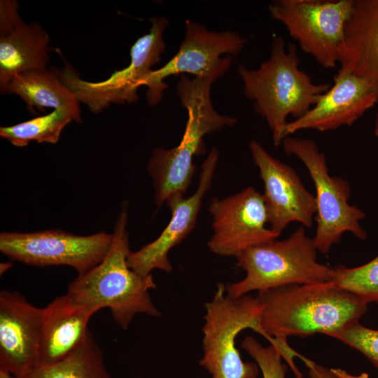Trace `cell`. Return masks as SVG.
Returning <instances> with one entry per match:
<instances>
[{
  "mask_svg": "<svg viewBox=\"0 0 378 378\" xmlns=\"http://www.w3.org/2000/svg\"><path fill=\"white\" fill-rule=\"evenodd\" d=\"M261 335L269 340L316 333L332 337L365 314L368 303L332 283L288 285L258 293Z\"/></svg>",
  "mask_w": 378,
  "mask_h": 378,
  "instance_id": "cell-1",
  "label": "cell"
},
{
  "mask_svg": "<svg viewBox=\"0 0 378 378\" xmlns=\"http://www.w3.org/2000/svg\"><path fill=\"white\" fill-rule=\"evenodd\" d=\"M127 222L125 203L117 217L107 254L98 265L78 274L66 291L74 302L94 314L108 308L115 323L124 330L138 314L160 316L150 295V290L156 288L152 274L141 276L128 265L131 251Z\"/></svg>",
  "mask_w": 378,
  "mask_h": 378,
  "instance_id": "cell-2",
  "label": "cell"
},
{
  "mask_svg": "<svg viewBox=\"0 0 378 378\" xmlns=\"http://www.w3.org/2000/svg\"><path fill=\"white\" fill-rule=\"evenodd\" d=\"M246 97L253 102L255 111L267 122L274 146L281 144L288 118L302 117L330 87L316 84L300 69V58L294 44L286 46L275 37L270 55L256 69L244 65L238 68Z\"/></svg>",
  "mask_w": 378,
  "mask_h": 378,
  "instance_id": "cell-3",
  "label": "cell"
},
{
  "mask_svg": "<svg viewBox=\"0 0 378 378\" xmlns=\"http://www.w3.org/2000/svg\"><path fill=\"white\" fill-rule=\"evenodd\" d=\"M213 83L209 78L191 79L183 74L176 84L178 96L188 112L183 137L174 148H154L147 166L158 206L187 191L195 172L194 158L205 152L204 136L237 122L214 109L211 100Z\"/></svg>",
  "mask_w": 378,
  "mask_h": 378,
  "instance_id": "cell-4",
  "label": "cell"
},
{
  "mask_svg": "<svg viewBox=\"0 0 378 378\" xmlns=\"http://www.w3.org/2000/svg\"><path fill=\"white\" fill-rule=\"evenodd\" d=\"M317 251L303 226L286 239L249 247L236 256L237 266L246 276L227 284L226 294L236 298L253 290L331 282L333 268L316 260Z\"/></svg>",
  "mask_w": 378,
  "mask_h": 378,
  "instance_id": "cell-5",
  "label": "cell"
},
{
  "mask_svg": "<svg viewBox=\"0 0 378 378\" xmlns=\"http://www.w3.org/2000/svg\"><path fill=\"white\" fill-rule=\"evenodd\" d=\"M203 356L200 365L212 378H257L256 363L244 362L235 344L239 333L251 329L262 334L261 306L258 298H231L225 286L218 285L213 299L205 304Z\"/></svg>",
  "mask_w": 378,
  "mask_h": 378,
  "instance_id": "cell-6",
  "label": "cell"
},
{
  "mask_svg": "<svg viewBox=\"0 0 378 378\" xmlns=\"http://www.w3.org/2000/svg\"><path fill=\"white\" fill-rule=\"evenodd\" d=\"M281 145L288 155L297 157L305 166L316 190V228L312 238L318 251L328 253L346 232L365 240L367 232L360 224L365 213L349 200L351 189L342 178L331 176L326 155L311 139L286 137Z\"/></svg>",
  "mask_w": 378,
  "mask_h": 378,
  "instance_id": "cell-7",
  "label": "cell"
},
{
  "mask_svg": "<svg viewBox=\"0 0 378 378\" xmlns=\"http://www.w3.org/2000/svg\"><path fill=\"white\" fill-rule=\"evenodd\" d=\"M150 22L148 33L139 37L131 47L130 64L102 81L82 79L57 49L65 62L64 67L58 69L62 82L92 113H99L111 104H131L138 99L141 81L153 70L152 66L160 61L166 48L163 33L169 23L167 18L155 17Z\"/></svg>",
  "mask_w": 378,
  "mask_h": 378,
  "instance_id": "cell-8",
  "label": "cell"
},
{
  "mask_svg": "<svg viewBox=\"0 0 378 378\" xmlns=\"http://www.w3.org/2000/svg\"><path fill=\"white\" fill-rule=\"evenodd\" d=\"M246 43V38L237 32L209 31L200 23L187 20L176 54L160 69L152 70L140 84L147 87L148 104L153 106L162 100L169 87L164 81L169 76L189 74L216 81L229 70L232 55L239 54Z\"/></svg>",
  "mask_w": 378,
  "mask_h": 378,
  "instance_id": "cell-9",
  "label": "cell"
},
{
  "mask_svg": "<svg viewBox=\"0 0 378 378\" xmlns=\"http://www.w3.org/2000/svg\"><path fill=\"white\" fill-rule=\"evenodd\" d=\"M352 6L353 0H277L268 10L304 52L323 68L332 69L338 64V48Z\"/></svg>",
  "mask_w": 378,
  "mask_h": 378,
  "instance_id": "cell-10",
  "label": "cell"
},
{
  "mask_svg": "<svg viewBox=\"0 0 378 378\" xmlns=\"http://www.w3.org/2000/svg\"><path fill=\"white\" fill-rule=\"evenodd\" d=\"M113 234L77 235L60 230L33 232H3L0 251L13 260L38 266L67 265L83 274L107 254Z\"/></svg>",
  "mask_w": 378,
  "mask_h": 378,
  "instance_id": "cell-11",
  "label": "cell"
},
{
  "mask_svg": "<svg viewBox=\"0 0 378 378\" xmlns=\"http://www.w3.org/2000/svg\"><path fill=\"white\" fill-rule=\"evenodd\" d=\"M209 212L214 234L208 247L215 254L236 257L280 236L270 228L263 195L253 187L223 199L213 198Z\"/></svg>",
  "mask_w": 378,
  "mask_h": 378,
  "instance_id": "cell-12",
  "label": "cell"
},
{
  "mask_svg": "<svg viewBox=\"0 0 378 378\" xmlns=\"http://www.w3.org/2000/svg\"><path fill=\"white\" fill-rule=\"evenodd\" d=\"M249 148L264 184L270 228L279 235L293 222L309 227L316 214L315 196L307 190L290 165L272 156L256 141Z\"/></svg>",
  "mask_w": 378,
  "mask_h": 378,
  "instance_id": "cell-13",
  "label": "cell"
},
{
  "mask_svg": "<svg viewBox=\"0 0 378 378\" xmlns=\"http://www.w3.org/2000/svg\"><path fill=\"white\" fill-rule=\"evenodd\" d=\"M218 157V150L214 148L202 164L198 186L191 196L176 195L167 200L172 217L160 236L138 251H130L127 263L135 272L148 276L153 270H172L169 253L194 230L202 199L212 183Z\"/></svg>",
  "mask_w": 378,
  "mask_h": 378,
  "instance_id": "cell-14",
  "label": "cell"
},
{
  "mask_svg": "<svg viewBox=\"0 0 378 378\" xmlns=\"http://www.w3.org/2000/svg\"><path fill=\"white\" fill-rule=\"evenodd\" d=\"M42 318L18 291L0 292V370L20 377L39 365Z\"/></svg>",
  "mask_w": 378,
  "mask_h": 378,
  "instance_id": "cell-15",
  "label": "cell"
},
{
  "mask_svg": "<svg viewBox=\"0 0 378 378\" xmlns=\"http://www.w3.org/2000/svg\"><path fill=\"white\" fill-rule=\"evenodd\" d=\"M333 80L305 114L288 122L284 139L300 130L323 132L351 126L378 102L377 89L365 79L339 69Z\"/></svg>",
  "mask_w": 378,
  "mask_h": 378,
  "instance_id": "cell-16",
  "label": "cell"
},
{
  "mask_svg": "<svg viewBox=\"0 0 378 378\" xmlns=\"http://www.w3.org/2000/svg\"><path fill=\"white\" fill-rule=\"evenodd\" d=\"M338 64L340 70L365 79L378 90V0H353Z\"/></svg>",
  "mask_w": 378,
  "mask_h": 378,
  "instance_id": "cell-17",
  "label": "cell"
},
{
  "mask_svg": "<svg viewBox=\"0 0 378 378\" xmlns=\"http://www.w3.org/2000/svg\"><path fill=\"white\" fill-rule=\"evenodd\" d=\"M94 314L66 293L43 308L39 365L55 363L77 350L88 335Z\"/></svg>",
  "mask_w": 378,
  "mask_h": 378,
  "instance_id": "cell-18",
  "label": "cell"
},
{
  "mask_svg": "<svg viewBox=\"0 0 378 378\" xmlns=\"http://www.w3.org/2000/svg\"><path fill=\"white\" fill-rule=\"evenodd\" d=\"M50 36L36 22L22 19L10 28L0 31V92L4 94L17 75L47 69L50 60Z\"/></svg>",
  "mask_w": 378,
  "mask_h": 378,
  "instance_id": "cell-19",
  "label": "cell"
},
{
  "mask_svg": "<svg viewBox=\"0 0 378 378\" xmlns=\"http://www.w3.org/2000/svg\"><path fill=\"white\" fill-rule=\"evenodd\" d=\"M5 93L18 95L31 111L34 107L41 111L46 108L69 107L80 112L79 101L62 82L57 69L18 74L10 81Z\"/></svg>",
  "mask_w": 378,
  "mask_h": 378,
  "instance_id": "cell-20",
  "label": "cell"
},
{
  "mask_svg": "<svg viewBox=\"0 0 378 378\" xmlns=\"http://www.w3.org/2000/svg\"><path fill=\"white\" fill-rule=\"evenodd\" d=\"M13 378H111L104 355L90 331L84 343L65 358L38 365L28 373Z\"/></svg>",
  "mask_w": 378,
  "mask_h": 378,
  "instance_id": "cell-21",
  "label": "cell"
},
{
  "mask_svg": "<svg viewBox=\"0 0 378 378\" xmlns=\"http://www.w3.org/2000/svg\"><path fill=\"white\" fill-rule=\"evenodd\" d=\"M72 121L82 122L80 112L69 107H61L44 115L1 127L0 136L18 147L25 146L30 141L55 144L64 128Z\"/></svg>",
  "mask_w": 378,
  "mask_h": 378,
  "instance_id": "cell-22",
  "label": "cell"
},
{
  "mask_svg": "<svg viewBox=\"0 0 378 378\" xmlns=\"http://www.w3.org/2000/svg\"><path fill=\"white\" fill-rule=\"evenodd\" d=\"M330 283L368 304L374 302L378 304V255L356 267L343 265L334 267Z\"/></svg>",
  "mask_w": 378,
  "mask_h": 378,
  "instance_id": "cell-23",
  "label": "cell"
},
{
  "mask_svg": "<svg viewBox=\"0 0 378 378\" xmlns=\"http://www.w3.org/2000/svg\"><path fill=\"white\" fill-rule=\"evenodd\" d=\"M241 347L254 359L262 378H286L287 366L282 363L283 358L274 346H263L254 337L247 336L241 342Z\"/></svg>",
  "mask_w": 378,
  "mask_h": 378,
  "instance_id": "cell-24",
  "label": "cell"
},
{
  "mask_svg": "<svg viewBox=\"0 0 378 378\" xmlns=\"http://www.w3.org/2000/svg\"><path fill=\"white\" fill-rule=\"evenodd\" d=\"M332 337L360 352L378 369V330L356 322Z\"/></svg>",
  "mask_w": 378,
  "mask_h": 378,
  "instance_id": "cell-25",
  "label": "cell"
},
{
  "mask_svg": "<svg viewBox=\"0 0 378 378\" xmlns=\"http://www.w3.org/2000/svg\"><path fill=\"white\" fill-rule=\"evenodd\" d=\"M300 358L303 361L308 369L309 378H337V377L331 372L330 369H328L323 365H318L302 355Z\"/></svg>",
  "mask_w": 378,
  "mask_h": 378,
  "instance_id": "cell-26",
  "label": "cell"
},
{
  "mask_svg": "<svg viewBox=\"0 0 378 378\" xmlns=\"http://www.w3.org/2000/svg\"><path fill=\"white\" fill-rule=\"evenodd\" d=\"M330 370L337 377V378H370L369 374L366 372H362L358 375H354L341 368H330Z\"/></svg>",
  "mask_w": 378,
  "mask_h": 378,
  "instance_id": "cell-27",
  "label": "cell"
},
{
  "mask_svg": "<svg viewBox=\"0 0 378 378\" xmlns=\"http://www.w3.org/2000/svg\"><path fill=\"white\" fill-rule=\"evenodd\" d=\"M374 134L377 139H378V112L377 113L375 120H374Z\"/></svg>",
  "mask_w": 378,
  "mask_h": 378,
  "instance_id": "cell-28",
  "label": "cell"
},
{
  "mask_svg": "<svg viewBox=\"0 0 378 378\" xmlns=\"http://www.w3.org/2000/svg\"><path fill=\"white\" fill-rule=\"evenodd\" d=\"M0 378H13V376L8 372L0 370Z\"/></svg>",
  "mask_w": 378,
  "mask_h": 378,
  "instance_id": "cell-29",
  "label": "cell"
},
{
  "mask_svg": "<svg viewBox=\"0 0 378 378\" xmlns=\"http://www.w3.org/2000/svg\"><path fill=\"white\" fill-rule=\"evenodd\" d=\"M135 378H142V377H135Z\"/></svg>",
  "mask_w": 378,
  "mask_h": 378,
  "instance_id": "cell-30",
  "label": "cell"
}]
</instances>
